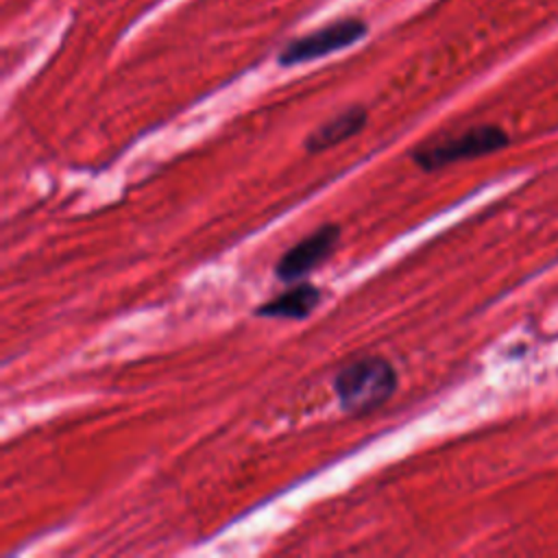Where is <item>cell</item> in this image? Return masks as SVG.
Listing matches in <instances>:
<instances>
[{"label": "cell", "instance_id": "cell-1", "mask_svg": "<svg viewBox=\"0 0 558 558\" xmlns=\"http://www.w3.org/2000/svg\"><path fill=\"white\" fill-rule=\"evenodd\" d=\"M395 366L381 355H366L342 366L333 377V392L349 414H366L384 405L397 390Z\"/></svg>", "mask_w": 558, "mask_h": 558}, {"label": "cell", "instance_id": "cell-2", "mask_svg": "<svg viewBox=\"0 0 558 558\" xmlns=\"http://www.w3.org/2000/svg\"><path fill=\"white\" fill-rule=\"evenodd\" d=\"M510 146V135L499 124H475L460 133H451L438 140H429L412 148V161L425 170L434 172L464 159H477Z\"/></svg>", "mask_w": 558, "mask_h": 558}, {"label": "cell", "instance_id": "cell-3", "mask_svg": "<svg viewBox=\"0 0 558 558\" xmlns=\"http://www.w3.org/2000/svg\"><path fill=\"white\" fill-rule=\"evenodd\" d=\"M366 24L357 17H344L331 24H325L323 28L307 33L303 37H296L288 41L279 52L281 65H296L312 59H320L329 52H338L355 41H360L366 35Z\"/></svg>", "mask_w": 558, "mask_h": 558}, {"label": "cell", "instance_id": "cell-4", "mask_svg": "<svg viewBox=\"0 0 558 558\" xmlns=\"http://www.w3.org/2000/svg\"><path fill=\"white\" fill-rule=\"evenodd\" d=\"M340 242V227L336 222H325L316 231L292 244L277 262L275 277L281 281H299L316 270L327 257L333 255Z\"/></svg>", "mask_w": 558, "mask_h": 558}, {"label": "cell", "instance_id": "cell-5", "mask_svg": "<svg viewBox=\"0 0 558 558\" xmlns=\"http://www.w3.org/2000/svg\"><path fill=\"white\" fill-rule=\"evenodd\" d=\"M323 292L318 286L299 281L296 286L288 288L286 292L272 296L270 301L255 307V316L264 318H290V320H303L307 318L318 305H320Z\"/></svg>", "mask_w": 558, "mask_h": 558}, {"label": "cell", "instance_id": "cell-6", "mask_svg": "<svg viewBox=\"0 0 558 558\" xmlns=\"http://www.w3.org/2000/svg\"><path fill=\"white\" fill-rule=\"evenodd\" d=\"M366 118H368V113L360 105L340 111L338 116L323 122L318 129H314L305 137V150L307 153H323L331 146L342 144L344 140L357 135L366 126Z\"/></svg>", "mask_w": 558, "mask_h": 558}]
</instances>
